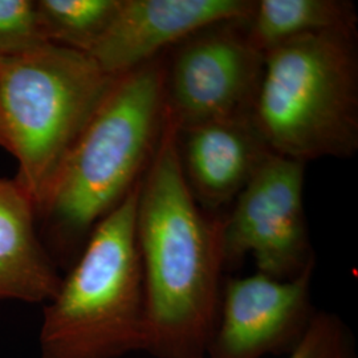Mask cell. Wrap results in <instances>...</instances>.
<instances>
[{
  "label": "cell",
  "mask_w": 358,
  "mask_h": 358,
  "mask_svg": "<svg viewBox=\"0 0 358 358\" xmlns=\"http://www.w3.org/2000/svg\"><path fill=\"white\" fill-rule=\"evenodd\" d=\"M223 219L206 215L185 179L177 128L165 127L141 179L136 232L148 341L155 358H207L220 310Z\"/></svg>",
  "instance_id": "6da1fadb"
},
{
  "label": "cell",
  "mask_w": 358,
  "mask_h": 358,
  "mask_svg": "<svg viewBox=\"0 0 358 358\" xmlns=\"http://www.w3.org/2000/svg\"><path fill=\"white\" fill-rule=\"evenodd\" d=\"M251 121L269 152L307 164L358 149L356 34L291 38L264 52Z\"/></svg>",
  "instance_id": "7a4b0ae2"
},
{
  "label": "cell",
  "mask_w": 358,
  "mask_h": 358,
  "mask_svg": "<svg viewBox=\"0 0 358 358\" xmlns=\"http://www.w3.org/2000/svg\"><path fill=\"white\" fill-rule=\"evenodd\" d=\"M142 179V178H141ZM141 180L92 230L43 310L41 358H122L146 349V308L136 215Z\"/></svg>",
  "instance_id": "3957f363"
},
{
  "label": "cell",
  "mask_w": 358,
  "mask_h": 358,
  "mask_svg": "<svg viewBox=\"0 0 358 358\" xmlns=\"http://www.w3.org/2000/svg\"><path fill=\"white\" fill-rule=\"evenodd\" d=\"M166 53L115 77L60 167L41 210L83 235L141 180L165 127Z\"/></svg>",
  "instance_id": "277c9868"
},
{
  "label": "cell",
  "mask_w": 358,
  "mask_h": 358,
  "mask_svg": "<svg viewBox=\"0 0 358 358\" xmlns=\"http://www.w3.org/2000/svg\"><path fill=\"white\" fill-rule=\"evenodd\" d=\"M115 80L90 55L52 43L0 60L6 150L36 208Z\"/></svg>",
  "instance_id": "5b68a950"
},
{
  "label": "cell",
  "mask_w": 358,
  "mask_h": 358,
  "mask_svg": "<svg viewBox=\"0 0 358 358\" xmlns=\"http://www.w3.org/2000/svg\"><path fill=\"white\" fill-rule=\"evenodd\" d=\"M247 22H226L194 34L165 57L166 118L177 128L251 113L264 53Z\"/></svg>",
  "instance_id": "8992f818"
},
{
  "label": "cell",
  "mask_w": 358,
  "mask_h": 358,
  "mask_svg": "<svg viewBox=\"0 0 358 358\" xmlns=\"http://www.w3.org/2000/svg\"><path fill=\"white\" fill-rule=\"evenodd\" d=\"M306 164L269 153L222 223L224 267L247 255L257 272L291 280L315 263L304 213Z\"/></svg>",
  "instance_id": "52a82bcc"
},
{
  "label": "cell",
  "mask_w": 358,
  "mask_h": 358,
  "mask_svg": "<svg viewBox=\"0 0 358 358\" xmlns=\"http://www.w3.org/2000/svg\"><path fill=\"white\" fill-rule=\"evenodd\" d=\"M315 263L291 280L256 272L226 284L207 358H264L291 353L315 315Z\"/></svg>",
  "instance_id": "ba28073f"
},
{
  "label": "cell",
  "mask_w": 358,
  "mask_h": 358,
  "mask_svg": "<svg viewBox=\"0 0 358 358\" xmlns=\"http://www.w3.org/2000/svg\"><path fill=\"white\" fill-rule=\"evenodd\" d=\"M254 7L255 0H122L87 55L106 75L121 76L207 27L248 20Z\"/></svg>",
  "instance_id": "9c48e42d"
},
{
  "label": "cell",
  "mask_w": 358,
  "mask_h": 358,
  "mask_svg": "<svg viewBox=\"0 0 358 358\" xmlns=\"http://www.w3.org/2000/svg\"><path fill=\"white\" fill-rule=\"evenodd\" d=\"M177 145L189 189L210 210L235 201L271 153L250 115L177 130Z\"/></svg>",
  "instance_id": "30bf717a"
},
{
  "label": "cell",
  "mask_w": 358,
  "mask_h": 358,
  "mask_svg": "<svg viewBox=\"0 0 358 358\" xmlns=\"http://www.w3.org/2000/svg\"><path fill=\"white\" fill-rule=\"evenodd\" d=\"M35 210L15 179L0 178V301L47 304L62 285L36 235Z\"/></svg>",
  "instance_id": "8fae6325"
},
{
  "label": "cell",
  "mask_w": 358,
  "mask_h": 358,
  "mask_svg": "<svg viewBox=\"0 0 358 358\" xmlns=\"http://www.w3.org/2000/svg\"><path fill=\"white\" fill-rule=\"evenodd\" d=\"M357 11L346 0H255L247 22L251 41L264 52L291 38L316 34H356Z\"/></svg>",
  "instance_id": "7c38bea8"
},
{
  "label": "cell",
  "mask_w": 358,
  "mask_h": 358,
  "mask_svg": "<svg viewBox=\"0 0 358 358\" xmlns=\"http://www.w3.org/2000/svg\"><path fill=\"white\" fill-rule=\"evenodd\" d=\"M122 0H38V23L52 44L88 53L115 19Z\"/></svg>",
  "instance_id": "4fadbf2b"
},
{
  "label": "cell",
  "mask_w": 358,
  "mask_h": 358,
  "mask_svg": "<svg viewBox=\"0 0 358 358\" xmlns=\"http://www.w3.org/2000/svg\"><path fill=\"white\" fill-rule=\"evenodd\" d=\"M287 358H358L356 340L338 315L316 310L307 332Z\"/></svg>",
  "instance_id": "5bb4252c"
},
{
  "label": "cell",
  "mask_w": 358,
  "mask_h": 358,
  "mask_svg": "<svg viewBox=\"0 0 358 358\" xmlns=\"http://www.w3.org/2000/svg\"><path fill=\"white\" fill-rule=\"evenodd\" d=\"M44 43L34 0H0V60Z\"/></svg>",
  "instance_id": "9a60e30c"
},
{
  "label": "cell",
  "mask_w": 358,
  "mask_h": 358,
  "mask_svg": "<svg viewBox=\"0 0 358 358\" xmlns=\"http://www.w3.org/2000/svg\"><path fill=\"white\" fill-rule=\"evenodd\" d=\"M0 146L6 149V138H4V130L1 124V115H0Z\"/></svg>",
  "instance_id": "2e32d148"
}]
</instances>
